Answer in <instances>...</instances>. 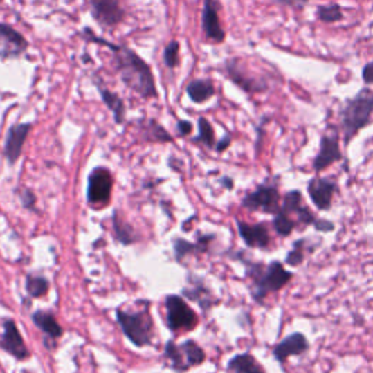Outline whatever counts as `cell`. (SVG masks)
Masks as SVG:
<instances>
[{"label":"cell","instance_id":"cell-1","mask_svg":"<svg viewBox=\"0 0 373 373\" xmlns=\"http://www.w3.org/2000/svg\"><path fill=\"white\" fill-rule=\"evenodd\" d=\"M96 43L105 44L114 53V62L117 72L122 80V84L136 92L143 100H154L158 96L155 78L152 73L150 66L140 59L139 54H136L126 46L109 44L104 39L93 38Z\"/></svg>","mask_w":373,"mask_h":373},{"label":"cell","instance_id":"cell-2","mask_svg":"<svg viewBox=\"0 0 373 373\" xmlns=\"http://www.w3.org/2000/svg\"><path fill=\"white\" fill-rule=\"evenodd\" d=\"M246 278L250 279V293L257 305H266L269 295L279 293L290 282L295 274L287 270L284 262L273 260L269 264L262 261H246Z\"/></svg>","mask_w":373,"mask_h":373},{"label":"cell","instance_id":"cell-3","mask_svg":"<svg viewBox=\"0 0 373 373\" xmlns=\"http://www.w3.org/2000/svg\"><path fill=\"white\" fill-rule=\"evenodd\" d=\"M373 114V92L367 88L358 92L353 100H349L341 108V129L344 134V145L349 146L353 137L369 126Z\"/></svg>","mask_w":373,"mask_h":373},{"label":"cell","instance_id":"cell-4","mask_svg":"<svg viewBox=\"0 0 373 373\" xmlns=\"http://www.w3.org/2000/svg\"><path fill=\"white\" fill-rule=\"evenodd\" d=\"M280 212L292 219L298 229H307L308 226H313L316 232L321 233H331L336 230V224L333 220L321 219L312 212L305 199H303L302 191L298 188L284 192L280 204Z\"/></svg>","mask_w":373,"mask_h":373},{"label":"cell","instance_id":"cell-5","mask_svg":"<svg viewBox=\"0 0 373 373\" xmlns=\"http://www.w3.org/2000/svg\"><path fill=\"white\" fill-rule=\"evenodd\" d=\"M278 178L266 179L264 183L258 184L253 191L246 192L241 204L248 212H257L274 216L280 210V190L279 183L275 181Z\"/></svg>","mask_w":373,"mask_h":373},{"label":"cell","instance_id":"cell-6","mask_svg":"<svg viewBox=\"0 0 373 373\" xmlns=\"http://www.w3.org/2000/svg\"><path fill=\"white\" fill-rule=\"evenodd\" d=\"M117 320L122 328V333L137 347H143V345L150 344L152 336H154V322H152V318L147 311L134 313L118 311Z\"/></svg>","mask_w":373,"mask_h":373},{"label":"cell","instance_id":"cell-7","mask_svg":"<svg viewBox=\"0 0 373 373\" xmlns=\"http://www.w3.org/2000/svg\"><path fill=\"white\" fill-rule=\"evenodd\" d=\"M338 190H340L338 183L334 178H328V176L315 175L307 184L308 196L312 204L316 207V210H320V212H328L333 209L334 197Z\"/></svg>","mask_w":373,"mask_h":373},{"label":"cell","instance_id":"cell-8","mask_svg":"<svg viewBox=\"0 0 373 373\" xmlns=\"http://www.w3.org/2000/svg\"><path fill=\"white\" fill-rule=\"evenodd\" d=\"M165 354L172 362L174 367L187 370L192 366H199L206 361L203 349L196 341H185L181 347L170 341L165 347Z\"/></svg>","mask_w":373,"mask_h":373},{"label":"cell","instance_id":"cell-9","mask_svg":"<svg viewBox=\"0 0 373 373\" xmlns=\"http://www.w3.org/2000/svg\"><path fill=\"white\" fill-rule=\"evenodd\" d=\"M167 313H168V327L172 331H191L199 324V318L192 311L188 303L176 295L167 298Z\"/></svg>","mask_w":373,"mask_h":373},{"label":"cell","instance_id":"cell-10","mask_svg":"<svg viewBox=\"0 0 373 373\" xmlns=\"http://www.w3.org/2000/svg\"><path fill=\"white\" fill-rule=\"evenodd\" d=\"M113 175L107 168H95L88 179V201L92 206H107L111 200Z\"/></svg>","mask_w":373,"mask_h":373},{"label":"cell","instance_id":"cell-11","mask_svg":"<svg viewBox=\"0 0 373 373\" xmlns=\"http://www.w3.org/2000/svg\"><path fill=\"white\" fill-rule=\"evenodd\" d=\"M91 15L104 28H114L124 19L120 0H87Z\"/></svg>","mask_w":373,"mask_h":373},{"label":"cell","instance_id":"cell-12","mask_svg":"<svg viewBox=\"0 0 373 373\" xmlns=\"http://www.w3.org/2000/svg\"><path fill=\"white\" fill-rule=\"evenodd\" d=\"M237 228L244 244L251 250L270 251L273 239L267 224H248L237 219Z\"/></svg>","mask_w":373,"mask_h":373},{"label":"cell","instance_id":"cell-13","mask_svg":"<svg viewBox=\"0 0 373 373\" xmlns=\"http://www.w3.org/2000/svg\"><path fill=\"white\" fill-rule=\"evenodd\" d=\"M309 347L311 344L308 337L296 331V333H292L275 344L271 353L275 362L284 365L290 357H299L307 354L309 352Z\"/></svg>","mask_w":373,"mask_h":373},{"label":"cell","instance_id":"cell-14","mask_svg":"<svg viewBox=\"0 0 373 373\" xmlns=\"http://www.w3.org/2000/svg\"><path fill=\"white\" fill-rule=\"evenodd\" d=\"M28 47V41L21 33L8 24L0 22V59H18Z\"/></svg>","mask_w":373,"mask_h":373},{"label":"cell","instance_id":"cell-15","mask_svg":"<svg viewBox=\"0 0 373 373\" xmlns=\"http://www.w3.org/2000/svg\"><path fill=\"white\" fill-rule=\"evenodd\" d=\"M343 152L340 149V140L337 134H322L320 142V152H318L312 168L316 174H320L329 168L331 165L343 159Z\"/></svg>","mask_w":373,"mask_h":373},{"label":"cell","instance_id":"cell-16","mask_svg":"<svg viewBox=\"0 0 373 373\" xmlns=\"http://www.w3.org/2000/svg\"><path fill=\"white\" fill-rule=\"evenodd\" d=\"M31 124L22 122V124H13V126L8 130L6 140H5V156L9 161V163H15L21 154L22 147L25 145L26 137H28L31 131Z\"/></svg>","mask_w":373,"mask_h":373},{"label":"cell","instance_id":"cell-17","mask_svg":"<svg viewBox=\"0 0 373 373\" xmlns=\"http://www.w3.org/2000/svg\"><path fill=\"white\" fill-rule=\"evenodd\" d=\"M0 347L6 350L13 357L19 358V361H24V358L30 356V352L26 349L19 329L12 320L5 321L3 324V336L0 338Z\"/></svg>","mask_w":373,"mask_h":373},{"label":"cell","instance_id":"cell-18","mask_svg":"<svg viewBox=\"0 0 373 373\" xmlns=\"http://www.w3.org/2000/svg\"><path fill=\"white\" fill-rule=\"evenodd\" d=\"M203 31L207 39L215 43H222L225 39V31L219 21V3L216 0H204L203 6Z\"/></svg>","mask_w":373,"mask_h":373},{"label":"cell","instance_id":"cell-19","mask_svg":"<svg viewBox=\"0 0 373 373\" xmlns=\"http://www.w3.org/2000/svg\"><path fill=\"white\" fill-rule=\"evenodd\" d=\"M321 244H322L321 238L296 239L284 257V264L292 269L300 267L303 264V261L307 260V257L313 254L318 250V246H321Z\"/></svg>","mask_w":373,"mask_h":373},{"label":"cell","instance_id":"cell-20","mask_svg":"<svg viewBox=\"0 0 373 373\" xmlns=\"http://www.w3.org/2000/svg\"><path fill=\"white\" fill-rule=\"evenodd\" d=\"M226 73L233 80V84H237L246 92H261L267 89L264 80H258L250 75H245L237 60H230L226 63Z\"/></svg>","mask_w":373,"mask_h":373},{"label":"cell","instance_id":"cell-21","mask_svg":"<svg viewBox=\"0 0 373 373\" xmlns=\"http://www.w3.org/2000/svg\"><path fill=\"white\" fill-rule=\"evenodd\" d=\"M228 370L232 373H266L262 366L251 353H239L228 362Z\"/></svg>","mask_w":373,"mask_h":373},{"label":"cell","instance_id":"cell-22","mask_svg":"<svg viewBox=\"0 0 373 373\" xmlns=\"http://www.w3.org/2000/svg\"><path fill=\"white\" fill-rule=\"evenodd\" d=\"M215 92L216 89L213 82L209 79H194L191 80L187 87L188 98L196 104H203L206 101H209L215 96Z\"/></svg>","mask_w":373,"mask_h":373},{"label":"cell","instance_id":"cell-23","mask_svg":"<svg viewBox=\"0 0 373 373\" xmlns=\"http://www.w3.org/2000/svg\"><path fill=\"white\" fill-rule=\"evenodd\" d=\"M33 321L39 329H43L44 333L47 336H50L51 338H59L63 334V329L59 325V322L56 321V318H54L48 312H41V311L35 312L33 315Z\"/></svg>","mask_w":373,"mask_h":373},{"label":"cell","instance_id":"cell-24","mask_svg":"<svg viewBox=\"0 0 373 373\" xmlns=\"http://www.w3.org/2000/svg\"><path fill=\"white\" fill-rule=\"evenodd\" d=\"M271 226H273L274 232L278 233V237L282 238V239L289 238L290 235H292L298 229V226H296V224L293 222V220L290 219L287 215H284L283 212H280V210L273 216Z\"/></svg>","mask_w":373,"mask_h":373},{"label":"cell","instance_id":"cell-25","mask_svg":"<svg viewBox=\"0 0 373 373\" xmlns=\"http://www.w3.org/2000/svg\"><path fill=\"white\" fill-rule=\"evenodd\" d=\"M102 101L107 104V107L111 109L114 118L117 122H122L124 121V116H126V108H124V102L120 98V96L111 91H108L105 88H100Z\"/></svg>","mask_w":373,"mask_h":373},{"label":"cell","instance_id":"cell-26","mask_svg":"<svg viewBox=\"0 0 373 373\" xmlns=\"http://www.w3.org/2000/svg\"><path fill=\"white\" fill-rule=\"evenodd\" d=\"M26 290L33 298H41L48 292V280L43 275H28L26 278Z\"/></svg>","mask_w":373,"mask_h":373},{"label":"cell","instance_id":"cell-27","mask_svg":"<svg viewBox=\"0 0 373 373\" xmlns=\"http://www.w3.org/2000/svg\"><path fill=\"white\" fill-rule=\"evenodd\" d=\"M196 142L203 143L207 147L216 146V137L212 124L207 121L204 117L199 118V136L196 137Z\"/></svg>","mask_w":373,"mask_h":373},{"label":"cell","instance_id":"cell-28","mask_svg":"<svg viewBox=\"0 0 373 373\" xmlns=\"http://www.w3.org/2000/svg\"><path fill=\"white\" fill-rule=\"evenodd\" d=\"M146 129V137L150 140L154 142H171V136L163 130L162 126H159V124L154 120L147 121V126L145 127Z\"/></svg>","mask_w":373,"mask_h":373},{"label":"cell","instance_id":"cell-29","mask_svg":"<svg viewBox=\"0 0 373 373\" xmlns=\"http://www.w3.org/2000/svg\"><path fill=\"white\" fill-rule=\"evenodd\" d=\"M318 18L322 22H338L343 19V12L338 5L320 6L318 8Z\"/></svg>","mask_w":373,"mask_h":373},{"label":"cell","instance_id":"cell-30","mask_svg":"<svg viewBox=\"0 0 373 373\" xmlns=\"http://www.w3.org/2000/svg\"><path fill=\"white\" fill-rule=\"evenodd\" d=\"M179 43L178 41H171V43L165 47L163 51V62L168 69H175L179 63Z\"/></svg>","mask_w":373,"mask_h":373},{"label":"cell","instance_id":"cell-31","mask_svg":"<svg viewBox=\"0 0 373 373\" xmlns=\"http://www.w3.org/2000/svg\"><path fill=\"white\" fill-rule=\"evenodd\" d=\"M114 230H116V235L117 238L122 242V244H131L134 239V235H133V230L130 226H127L126 224L120 222L118 216L116 215L114 216Z\"/></svg>","mask_w":373,"mask_h":373},{"label":"cell","instance_id":"cell-32","mask_svg":"<svg viewBox=\"0 0 373 373\" xmlns=\"http://www.w3.org/2000/svg\"><path fill=\"white\" fill-rule=\"evenodd\" d=\"M192 250H199L197 245H192L190 242H185L183 239H178L175 242V251H176V257L178 258H183L185 254L191 253Z\"/></svg>","mask_w":373,"mask_h":373},{"label":"cell","instance_id":"cell-33","mask_svg":"<svg viewBox=\"0 0 373 373\" xmlns=\"http://www.w3.org/2000/svg\"><path fill=\"white\" fill-rule=\"evenodd\" d=\"M363 80L366 82L367 85H372L373 84V62L372 63H367L365 67H363Z\"/></svg>","mask_w":373,"mask_h":373},{"label":"cell","instance_id":"cell-34","mask_svg":"<svg viewBox=\"0 0 373 373\" xmlns=\"http://www.w3.org/2000/svg\"><path fill=\"white\" fill-rule=\"evenodd\" d=\"M22 203L25 207H28V209H34L35 204V196L33 194L31 191H25L22 194Z\"/></svg>","mask_w":373,"mask_h":373},{"label":"cell","instance_id":"cell-35","mask_svg":"<svg viewBox=\"0 0 373 373\" xmlns=\"http://www.w3.org/2000/svg\"><path fill=\"white\" fill-rule=\"evenodd\" d=\"M191 130H192V126H191V122H190V121L181 120V121L178 122V131H179V134H181V136L190 134Z\"/></svg>","mask_w":373,"mask_h":373},{"label":"cell","instance_id":"cell-36","mask_svg":"<svg viewBox=\"0 0 373 373\" xmlns=\"http://www.w3.org/2000/svg\"><path fill=\"white\" fill-rule=\"evenodd\" d=\"M229 145H230V137L229 136H225L224 139L216 145V150L217 152H224V150H226L229 147Z\"/></svg>","mask_w":373,"mask_h":373},{"label":"cell","instance_id":"cell-37","mask_svg":"<svg viewBox=\"0 0 373 373\" xmlns=\"http://www.w3.org/2000/svg\"><path fill=\"white\" fill-rule=\"evenodd\" d=\"M222 181H224V184H225V187H228L229 190L233 187V183H232V179L230 178H224L222 179Z\"/></svg>","mask_w":373,"mask_h":373},{"label":"cell","instance_id":"cell-38","mask_svg":"<svg viewBox=\"0 0 373 373\" xmlns=\"http://www.w3.org/2000/svg\"><path fill=\"white\" fill-rule=\"evenodd\" d=\"M292 2H293V0H292ZM299 2H308V0H299Z\"/></svg>","mask_w":373,"mask_h":373},{"label":"cell","instance_id":"cell-39","mask_svg":"<svg viewBox=\"0 0 373 373\" xmlns=\"http://www.w3.org/2000/svg\"><path fill=\"white\" fill-rule=\"evenodd\" d=\"M0 3H2V0H0Z\"/></svg>","mask_w":373,"mask_h":373}]
</instances>
